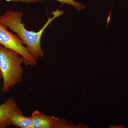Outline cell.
<instances>
[{"instance_id": "obj_1", "label": "cell", "mask_w": 128, "mask_h": 128, "mask_svg": "<svg viewBox=\"0 0 128 128\" xmlns=\"http://www.w3.org/2000/svg\"><path fill=\"white\" fill-rule=\"evenodd\" d=\"M64 12V11L59 10L52 12V17H48L46 23L38 32L28 31L25 28V24L22 22L23 14L21 12L7 11L0 16V22L17 34L30 54L37 60L44 57V52L41 46V38L44 31L51 22Z\"/></svg>"}, {"instance_id": "obj_3", "label": "cell", "mask_w": 128, "mask_h": 128, "mask_svg": "<svg viewBox=\"0 0 128 128\" xmlns=\"http://www.w3.org/2000/svg\"><path fill=\"white\" fill-rule=\"evenodd\" d=\"M0 44L19 54L23 58L25 65L33 66L37 64V60L30 54L17 34L9 32L8 28L0 22Z\"/></svg>"}, {"instance_id": "obj_2", "label": "cell", "mask_w": 128, "mask_h": 128, "mask_svg": "<svg viewBox=\"0 0 128 128\" xmlns=\"http://www.w3.org/2000/svg\"><path fill=\"white\" fill-rule=\"evenodd\" d=\"M22 57L18 53L0 44V71L3 79L2 90L8 92L22 81L24 74Z\"/></svg>"}, {"instance_id": "obj_8", "label": "cell", "mask_w": 128, "mask_h": 128, "mask_svg": "<svg viewBox=\"0 0 128 128\" xmlns=\"http://www.w3.org/2000/svg\"><path fill=\"white\" fill-rule=\"evenodd\" d=\"M1 78H2V75L0 71V80H1Z\"/></svg>"}, {"instance_id": "obj_4", "label": "cell", "mask_w": 128, "mask_h": 128, "mask_svg": "<svg viewBox=\"0 0 128 128\" xmlns=\"http://www.w3.org/2000/svg\"><path fill=\"white\" fill-rule=\"evenodd\" d=\"M32 128H66L68 124L54 116H49L36 110L32 114Z\"/></svg>"}, {"instance_id": "obj_5", "label": "cell", "mask_w": 128, "mask_h": 128, "mask_svg": "<svg viewBox=\"0 0 128 128\" xmlns=\"http://www.w3.org/2000/svg\"><path fill=\"white\" fill-rule=\"evenodd\" d=\"M19 108L16 101L12 97L0 105V128L8 126V121L12 115Z\"/></svg>"}, {"instance_id": "obj_6", "label": "cell", "mask_w": 128, "mask_h": 128, "mask_svg": "<svg viewBox=\"0 0 128 128\" xmlns=\"http://www.w3.org/2000/svg\"><path fill=\"white\" fill-rule=\"evenodd\" d=\"M8 126H14L20 128H32V117L24 116L20 109L16 111L12 115L8 123Z\"/></svg>"}, {"instance_id": "obj_7", "label": "cell", "mask_w": 128, "mask_h": 128, "mask_svg": "<svg viewBox=\"0 0 128 128\" xmlns=\"http://www.w3.org/2000/svg\"><path fill=\"white\" fill-rule=\"evenodd\" d=\"M8 1L12 2H21L22 3L30 4L34 2L42 1L46 0H6ZM59 2L62 4H67L71 5L74 6L77 10H80L84 9V5L82 3L77 2L74 0H54Z\"/></svg>"}]
</instances>
